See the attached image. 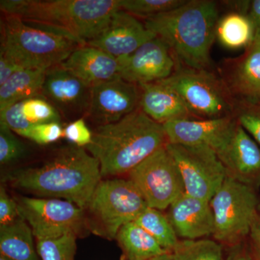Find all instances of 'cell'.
<instances>
[{
    "instance_id": "cell-1",
    "label": "cell",
    "mask_w": 260,
    "mask_h": 260,
    "mask_svg": "<svg viewBox=\"0 0 260 260\" xmlns=\"http://www.w3.org/2000/svg\"><path fill=\"white\" fill-rule=\"evenodd\" d=\"M83 148L65 147L40 167L7 173L12 186L45 198L63 199L86 210L102 181L100 164Z\"/></svg>"
},
{
    "instance_id": "cell-2",
    "label": "cell",
    "mask_w": 260,
    "mask_h": 260,
    "mask_svg": "<svg viewBox=\"0 0 260 260\" xmlns=\"http://www.w3.org/2000/svg\"><path fill=\"white\" fill-rule=\"evenodd\" d=\"M143 20L145 27L169 47L176 69L211 70L210 51L219 20L215 2L186 0L172 11Z\"/></svg>"
},
{
    "instance_id": "cell-3",
    "label": "cell",
    "mask_w": 260,
    "mask_h": 260,
    "mask_svg": "<svg viewBox=\"0 0 260 260\" xmlns=\"http://www.w3.org/2000/svg\"><path fill=\"white\" fill-rule=\"evenodd\" d=\"M167 144L162 124L138 107L116 122L98 126L85 148L99 160L102 177H116L129 174Z\"/></svg>"
},
{
    "instance_id": "cell-4",
    "label": "cell",
    "mask_w": 260,
    "mask_h": 260,
    "mask_svg": "<svg viewBox=\"0 0 260 260\" xmlns=\"http://www.w3.org/2000/svg\"><path fill=\"white\" fill-rule=\"evenodd\" d=\"M0 9L5 15L56 29L85 45L121 10V0H1Z\"/></svg>"
},
{
    "instance_id": "cell-5",
    "label": "cell",
    "mask_w": 260,
    "mask_h": 260,
    "mask_svg": "<svg viewBox=\"0 0 260 260\" xmlns=\"http://www.w3.org/2000/svg\"><path fill=\"white\" fill-rule=\"evenodd\" d=\"M1 50L22 68L48 70L64 62L79 44L54 29L5 15L1 22Z\"/></svg>"
},
{
    "instance_id": "cell-6",
    "label": "cell",
    "mask_w": 260,
    "mask_h": 260,
    "mask_svg": "<svg viewBox=\"0 0 260 260\" xmlns=\"http://www.w3.org/2000/svg\"><path fill=\"white\" fill-rule=\"evenodd\" d=\"M159 82L180 95L195 119H220L236 115L237 103L221 77L211 70L177 68L170 77Z\"/></svg>"
},
{
    "instance_id": "cell-7",
    "label": "cell",
    "mask_w": 260,
    "mask_h": 260,
    "mask_svg": "<svg viewBox=\"0 0 260 260\" xmlns=\"http://www.w3.org/2000/svg\"><path fill=\"white\" fill-rule=\"evenodd\" d=\"M210 204L215 224L214 239L231 247L242 244L249 237L259 208L255 189L227 176Z\"/></svg>"
},
{
    "instance_id": "cell-8",
    "label": "cell",
    "mask_w": 260,
    "mask_h": 260,
    "mask_svg": "<svg viewBox=\"0 0 260 260\" xmlns=\"http://www.w3.org/2000/svg\"><path fill=\"white\" fill-rule=\"evenodd\" d=\"M147 207L143 195L129 179H110L98 184L87 209L103 235L114 239L121 227L135 222Z\"/></svg>"
},
{
    "instance_id": "cell-9",
    "label": "cell",
    "mask_w": 260,
    "mask_h": 260,
    "mask_svg": "<svg viewBox=\"0 0 260 260\" xmlns=\"http://www.w3.org/2000/svg\"><path fill=\"white\" fill-rule=\"evenodd\" d=\"M147 205L160 210L168 209L185 193L179 168L167 145L159 149L128 174Z\"/></svg>"
},
{
    "instance_id": "cell-10",
    "label": "cell",
    "mask_w": 260,
    "mask_h": 260,
    "mask_svg": "<svg viewBox=\"0 0 260 260\" xmlns=\"http://www.w3.org/2000/svg\"><path fill=\"white\" fill-rule=\"evenodd\" d=\"M180 172L186 194L210 202L226 171L216 151L205 145H167Z\"/></svg>"
},
{
    "instance_id": "cell-11",
    "label": "cell",
    "mask_w": 260,
    "mask_h": 260,
    "mask_svg": "<svg viewBox=\"0 0 260 260\" xmlns=\"http://www.w3.org/2000/svg\"><path fill=\"white\" fill-rule=\"evenodd\" d=\"M16 202L20 217L37 240L78 236L85 225V210L68 200L20 197Z\"/></svg>"
},
{
    "instance_id": "cell-12",
    "label": "cell",
    "mask_w": 260,
    "mask_h": 260,
    "mask_svg": "<svg viewBox=\"0 0 260 260\" xmlns=\"http://www.w3.org/2000/svg\"><path fill=\"white\" fill-rule=\"evenodd\" d=\"M118 60L121 79L138 85L167 79L176 70L169 47L157 37L145 43L130 55L118 58Z\"/></svg>"
},
{
    "instance_id": "cell-13",
    "label": "cell",
    "mask_w": 260,
    "mask_h": 260,
    "mask_svg": "<svg viewBox=\"0 0 260 260\" xmlns=\"http://www.w3.org/2000/svg\"><path fill=\"white\" fill-rule=\"evenodd\" d=\"M139 85L121 78L91 88L87 116L99 126L116 122L139 107Z\"/></svg>"
},
{
    "instance_id": "cell-14",
    "label": "cell",
    "mask_w": 260,
    "mask_h": 260,
    "mask_svg": "<svg viewBox=\"0 0 260 260\" xmlns=\"http://www.w3.org/2000/svg\"><path fill=\"white\" fill-rule=\"evenodd\" d=\"M221 78L238 106L260 104V30L242 56L230 59Z\"/></svg>"
},
{
    "instance_id": "cell-15",
    "label": "cell",
    "mask_w": 260,
    "mask_h": 260,
    "mask_svg": "<svg viewBox=\"0 0 260 260\" xmlns=\"http://www.w3.org/2000/svg\"><path fill=\"white\" fill-rule=\"evenodd\" d=\"M237 121L235 116L213 119H186L162 124L168 143L205 145L220 151L230 140Z\"/></svg>"
},
{
    "instance_id": "cell-16",
    "label": "cell",
    "mask_w": 260,
    "mask_h": 260,
    "mask_svg": "<svg viewBox=\"0 0 260 260\" xmlns=\"http://www.w3.org/2000/svg\"><path fill=\"white\" fill-rule=\"evenodd\" d=\"M155 37L138 18L119 10L112 15L102 32L86 44L118 59L130 55Z\"/></svg>"
},
{
    "instance_id": "cell-17",
    "label": "cell",
    "mask_w": 260,
    "mask_h": 260,
    "mask_svg": "<svg viewBox=\"0 0 260 260\" xmlns=\"http://www.w3.org/2000/svg\"><path fill=\"white\" fill-rule=\"evenodd\" d=\"M217 154L228 177L255 190L260 187V147L239 123Z\"/></svg>"
},
{
    "instance_id": "cell-18",
    "label": "cell",
    "mask_w": 260,
    "mask_h": 260,
    "mask_svg": "<svg viewBox=\"0 0 260 260\" xmlns=\"http://www.w3.org/2000/svg\"><path fill=\"white\" fill-rule=\"evenodd\" d=\"M42 95L64 115L88 112L91 88L60 66L48 70Z\"/></svg>"
},
{
    "instance_id": "cell-19",
    "label": "cell",
    "mask_w": 260,
    "mask_h": 260,
    "mask_svg": "<svg viewBox=\"0 0 260 260\" xmlns=\"http://www.w3.org/2000/svg\"><path fill=\"white\" fill-rule=\"evenodd\" d=\"M168 219L177 237L198 240L213 237L215 224L210 202L184 193L168 208Z\"/></svg>"
},
{
    "instance_id": "cell-20",
    "label": "cell",
    "mask_w": 260,
    "mask_h": 260,
    "mask_svg": "<svg viewBox=\"0 0 260 260\" xmlns=\"http://www.w3.org/2000/svg\"><path fill=\"white\" fill-rule=\"evenodd\" d=\"M59 66L90 88L120 78V64L118 59L88 44L76 48Z\"/></svg>"
},
{
    "instance_id": "cell-21",
    "label": "cell",
    "mask_w": 260,
    "mask_h": 260,
    "mask_svg": "<svg viewBox=\"0 0 260 260\" xmlns=\"http://www.w3.org/2000/svg\"><path fill=\"white\" fill-rule=\"evenodd\" d=\"M139 107L150 119L160 124L180 119H195L180 95L160 83L139 85Z\"/></svg>"
},
{
    "instance_id": "cell-22",
    "label": "cell",
    "mask_w": 260,
    "mask_h": 260,
    "mask_svg": "<svg viewBox=\"0 0 260 260\" xmlns=\"http://www.w3.org/2000/svg\"><path fill=\"white\" fill-rule=\"evenodd\" d=\"M60 119V113L43 95L25 99L0 112V122L19 135L37 124Z\"/></svg>"
},
{
    "instance_id": "cell-23",
    "label": "cell",
    "mask_w": 260,
    "mask_h": 260,
    "mask_svg": "<svg viewBox=\"0 0 260 260\" xmlns=\"http://www.w3.org/2000/svg\"><path fill=\"white\" fill-rule=\"evenodd\" d=\"M31 228L21 217L0 225V256L8 260H39Z\"/></svg>"
},
{
    "instance_id": "cell-24",
    "label": "cell",
    "mask_w": 260,
    "mask_h": 260,
    "mask_svg": "<svg viewBox=\"0 0 260 260\" xmlns=\"http://www.w3.org/2000/svg\"><path fill=\"white\" fill-rule=\"evenodd\" d=\"M47 70L24 68L0 86V112L25 99L42 95Z\"/></svg>"
},
{
    "instance_id": "cell-25",
    "label": "cell",
    "mask_w": 260,
    "mask_h": 260,
    "mask_svg": "<svg viewBox=\"0 0 260 260\" xmlns=\"http://www.w3.org/2000/svg\"><path fill=\"white\" fill-rule=\"evenodd\" d=\"M116 239L122 251L121 260H149L170 253L135 222L121 227Z\"/></svg>"
},
{
    "instance_id": "cell-26",
    "label": "cell",
    "mask_w": 260,
    "mask_h": 260,
    "mask_svg": "<svg viewBox=\"0 0 260 260\" xmlns=\"http://www.w3.org/2000/svg\"><path fill=\"white\" fill-rule=\"evenodd\" d=\"M255 31L247 15L240 12H231L219 18L216 38L224 47L239 49L251 44Z\"/></svg>"
},
{
    "instance_id": "cell-27",
    "label": "cell",
    "mask_w": 260,
    "mask_h": 260,
    "mask_svg": "<svg viewBox=\"0 0 260 260\" xmlns=\"http://www.w3.org/2000/svg\"><path fill=\"white\" fill-rule=\"evenodd\" d=\"M135 223L148 232L168 252L172 253L179 244V237L162 210L147 207Z\"/></svg>"
},
{
    "instance_id": "cell-28",
    "label": "cell",
    "mask_w": 260,
    "mask_h": 260,
    "mask_svg": "<svg viewBox=\"0 0 260 260\" xmlns=\"http://www.w3.org/2000/svg\"><path fill=\"white\" fill-rule=\"evenodd\" d=\"M172 254L174 260H224L222 244L215 239L179 241Z\"/></svg>"
},
{
    "instance_id": "cell-29",
    "label": "cell",
    "mask_w": 260,
    "mask_h": 260,
    "mask_svg": "<svg viewBox=\"0 0 260 260\" xmlns=\"http://www.w3.org/2000/svg\"><path fill=\"white\" fill-rule=\"evenodd\" d=\"M77 236L37 240V252L42 260H75Z\"/></svg>"
},
{
    "instance_id": "cell-30",
    "label": "cell",
    "mask_w": 260,
    "mask_h": 260,
    "mask_svg": "<svg viewBox=\"0 0 260 260\" xmlns=\"http://www.w3.org/2000/svg\"><path fill=\"white\" fill-rule=\"evenodd\" d=\"M186 0H121V10L136 18H151L184 4Z\"/></svg>"
},
{
    "instance_id": "cell-31",
    "label": "cell",
    "mask_w": 260,
    "mask_h": 260,
    "mask_svg": "<svg viewBox=\"0 0 260 260\" xmlns=\"http://www.w3.org/2000/svg\"><path fill=\"white\" fill-rule=\"evenodd\" d=\"M25 153V145L13 131L4 123L0 122V162L2 165L14 162Z\"/></svg>"
},
{
    "instance_id": "cell-32",
    "label": "cell",
    "mask_w": 260,
    "mask_h": 260,
    "mask_svg": "<svg viewBox=\"0 0 260 260\" xmlns=\"http://www.w3.org/2000/svg\"><path fill=\"white\" fill-rule=\"evenodd\" d=\"M63 131L60 123L53 121L32 126L20 136L28 138L37 144L48 145L60 139L63 137Z\"/></svg>"
},
{
    "instance_id": "cell-33",
    "label": "cell",
    "mask_w": 260,
    "mask_h": 260,
    "mask_svg": "<svg viewBox=\"0 0 260 260\" xmlns=\"http://www.w3.org/2000/svg\"><path fill=\"white\" fill-rule=\"evenodd\" d=\"M235 117L260 147V104L238 106Z\"/></svg>"
},
{
    "instance_id": "cell-34",
    "label": "cell",
    "mask_w": 260,
    "mask_h": 260,
    "mask_svg": "<svg viewBox=\"0 0 260 260\" xmlns=\"http://www.w3.org/2000/svg\"><path fill=\"white\" fill-rule=\"evenodd\" d=\"M63 137L75 146L86 148L91 143L93 133L83 118H80L67 125L63 131Z\"/></svg>"
},
{
    "instance_id": "cell-35",
    "label": "cell",
    "mask_w": 260,
    "mask_h": 260,
    "mask_svg": "<svg viewBox=\"0 0 260 260\" xmlns=\"http://www.w3.org/2000/svg\"><path fill=\"white\" fill-rule=\"evenodd\" d=\"M18 218V204L16 200H13L4 186L0 187V225H8L13 223Z\"/></svg>"
},
{
    "instance_id": "cell-36",
    "label": "cell",
    "mask_w": 260,
    "mask_h": 260,
    "mask_svg": "<svg viewBox=\"0 0 260 260\" xmlns=\"http://www.w3.org/2000/svg\"><path fill=\"white\" fill-rule=\"evenodd\" d=\"M24 69L9 56L0 52V86L9 80L16 72Z\"/></svg>"
},
{
    "instance_id": "cell-37",
    "label": "cell",
    "mask_w": 260,
    "mask_h": 260,
    "mask_svg": "<svg viewBox=\"0 0 260 260\" xmlns=\"http://www.w3.org/2000/svg\"><path fill=\"white\" fill-rule=\"evenodd\" d=\"M251 251L255 260H260V205L249 235Z\"/></svg>"
},
{
    "instance_id": "cell-38",
    "label": "cell",
    "mask_w": 260,
    "mask_h": 260,
    "mask_svg": "<svg viewBox=\"0 0 260 260\" xmlns=\"http://www.w3.org/2000/svg\"><path fill=\"white\" fill-rule=\"evenodd\" d=\"M246 15L252 22L255 30H260V0L248 1Z\"/></svg>"
},
{
    "instance_id": "cell-39",
    "label": "cell",
    "mask_w": 260,
    "mask_h": 260,
    "mask_svg": "<svg viewBox=\"0 0 260 260\" xmlns=\"http://www.w3.org/2000/svg\"><path fill=\"white\" fill-rule=\"evenodd\" d=\"M224 260H253L250 254L244 249L242 244L232 246V250Z\"/></svg>"
},
{
    "instance_id": "cell-40",
    "label": "cell",
    "mask_w": 260,
    "mask_h": 260,
    "mask_svg": "<svg viewBox=\"0 0 260 260\" xmlns=\"http://www.w3.org/2000/svg\"><path fill=\"white\" fill-rule=\"evenodd\" d=\"M149 260H174V256H173L172 253H167V254L156 256V257Z\"/></svg>"
},
{
    "instance_id": "cell-41",
    "label": "cell",
    "mask_w": 260,
    "mask_h": 260,
    "mask_svg": "<svg viewBox=\"0 0 260 260\" xmlns=\"http://www.w3.org/2000/svg\"><path fill=\"white\" fill-rule=\"evenodd\" d=\"M0 260H8V259H5V258L3 257V256H0Z\"/></svg>"
}]
</instances>
